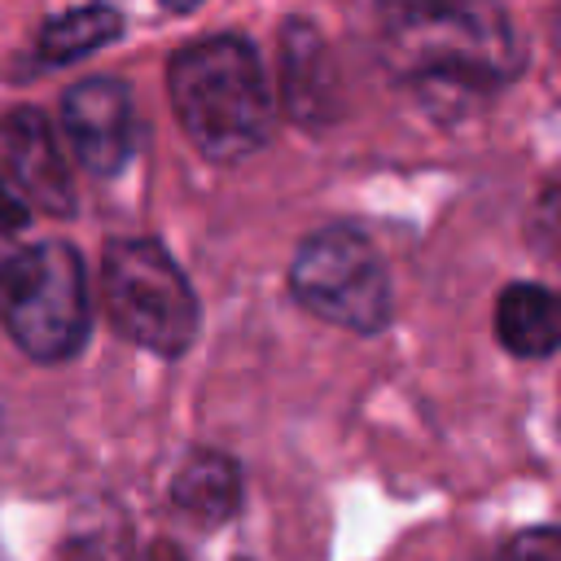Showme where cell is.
Listing matches in <instances>:
<instances>
[{"label":"cell","instance_id":"obj_4","mask_svg":"<svg viewBox=\"0 0 561 561\" xmlns=\"http://www.w3.org/2000/svg\"><path fill=\"white\" fill-rule=\"evenodd\" d=\"M101 298L114 333L140 351L175 359L197 337V294L158 241H114L101 263Z\"/></svg>","mask_w":561,"mask_h":561},{"label":"cell","instance_id":"obj_9","mask_svg":"<svg viewBox=\"0 0 561 561\" xmlns=\"http://www.w3.org/2000/svg\"><path fill=\"white\" fill-rule=\"evenodd\" d=\"M495 333L522 359H548L561 342V307L557 294L535 280L504 285L495 302Z\"/></svg>","mask_w":561,"mask_h":561},{"label":"cell","instance_id":"obj_1","mask_svg":"<svg viewBox=\"0 0 561 561\" xmlns=\"http://www.w3.org/2000/svg\"><path fill=\"white\" fill-rule=\"evenodd\" d=\"M167 88L184 136L210 162L259 153L276 127V105L259 53L241 35L184 44L167 66Z\"/></svg>","mask_w":561,"mask_h":561},{"label":"cell","instance_id":"obj_7","mask_svg":"<svg viewBox=\"0 0 561 561\" xmlns=\"http://www.w3.org/2000/svg\"><path fill=\"white\" fill-rule=\"evenodd\" d=\"M61 123L92 175H118L136 149L131 92L118 79H83L61 96Z\"/></svg>","mask_w":561,"mask_h":561},{"label":"cell","instance_id":"obj_3","mask_svg":"<svg viewBox=\"0 0 561 561\" xmlns=\"http://www.w3.org/2000/svg\"><path fill=\"white\" fill-rule=\"evenodd\" d=\"M0 324L39 364H61L83 346L92 316L75 245L35 241L0 267Z\"/></svg>","mask_w":561,"mask_h":561},{"label":"cell","instance_id":"obj_8","mask_svg":"<svg viewBox=\"0 0 561 561\" xmlns=\"http://www.w3.org/2000/svg\"><path fill=\"white\" fill-rule=\"evenodd\" d=\"M280 105L294 123L320 127L337 114V75L320 31L302 18L280 26Z\"/></svg>","mask_w":561,"mask_h":561},{"label":"cell","instance_id":"obj_12","mask_svg":"<svg viewBox=\"0 0 561 561\" xmlns=\"http://www.w3.org/2000/svg\"><path fill=\"white\" fill-rule=\"evenodd\" d=\"M31 224V206L0 180V267L22 250V232Z\"/></svg>","mask_w":561,"mask_h":561},{"label":"cell","instance_id":"obj_11","mask_svg":"<svg viewBox=\"0 0 561 561\" xmlns=\"http://www.w3.org/2000/svg\"><path fill=\"white\" fill-rule=\"evenodd\" d=\"M118 31H123L118 9H110V4H83V9H70V13L48 18L39 26V35H35V53H39L44 66L79 61V57L96 53L101 44H110Z\"/></svg>","mask_w":561,"mask_h":561},{"label":"cell","instance_id":"obj_6","mask_svg":"<svg viewBox=\"0 0 561 561\" xmlns=\"http://www.w3.org/2000/svg\"><path fill=\"white\" fill-rule=\"evenodd\" d=\"M0 180L31 210H44V215L75 210V184L61 158V145L48 118L31 105H13L9 114H0Z\"/></svg>","mask_w":561,"mask_h":561},{"label":"cell","instance_id":"obj_5","mask_svg":"<svg viewBox=\"0 0 561 561\" xmlns=\"http://www.w3.org/2000/svg\"><path fill=\"white\" fill-rule=\"evenodd\" d=\"M289 289L311 316L337 329L381 333L390 324V276L377 245L359 228H316L289 263Z\"/></svg>","mask_w":561,"mask_h":561},{"label":"cell","instance_id":"obj_13","mask_svg":"<svg viewBox=\"0 0 561 561\" xmlns=\"http://www.w3.org/2000/svg\"><path fill=\"white\" fill-rule=\"evenodd\" d=\"M508 561H561V535L557 526H535L513 539Z\"/></svg>","mask_w":561,"mask_h":561},{"label":"cell","instance_id":"obj_10","mask_svg":"<svg viewBox=\"0 0 561 561\" xmlns=\"http://www.w3.org/2000/svg\"><path fill=\"white\" fill-rule=\"evenodd\" d=\"M171 504L202 522V526H219L241 508V469L232 456L224 451H193L184 460V469L171 478Z\"/></svg>","mask_w":561,"mask_h":561},{"label":"cell","instance_id":"obj_2","mask_svg":"<svg viewBox=\"0 0 561 561\" xmlns=\"http://www.w3.org/2000/svg\"><path fill=\"white\" fill-rule=\"evenodd\" d=\"M386 53L412 83H451L486 92L517 75L522 44L491 4H399L386 13Z\"/></svg>","mask_w":561,"mask_h":561}]
</instances>
